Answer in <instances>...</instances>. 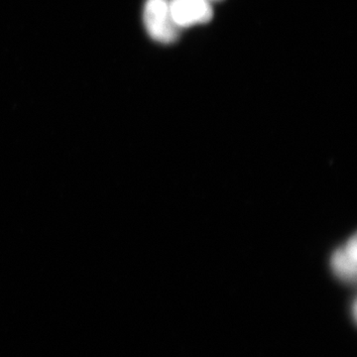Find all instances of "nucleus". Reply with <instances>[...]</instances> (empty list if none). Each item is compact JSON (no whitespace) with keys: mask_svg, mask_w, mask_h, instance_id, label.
I'll return each instance as SVG.
<instances>
[{"mask_svg":"<svg viewBox=\"0 0 357 357\" xmlns=\"http://www.w3.org/2000/svg\"><path fill=\"white\" fill-rule=\"evenodd\" d=\"M143 23L150 38L161 44L177 41L180 29L174 22L169 0H146L143 8Z\"/></svg>","mask_w":357,"mask_h":357,"instance_id":"obj_1","label":"nucleus"},{"mask_svg":"<svg viewBox=\"0 0 357 357\" xmlns=\"http://www.w3.org/2000/svg\"><path fill=\"white\" fill-rule=\"evenodd\" d=\"M171 15L178 29L206 24L213 17L208 0H169Z\"/></svg>","mask_w":357,"mask_h":357,"instance_id":"obj_2","label":"nucleus"},{"mask_svg":"<svg viewBox=\"0 0 357 357\" xmlns=\"http://www.w3.org/2000/svg\"><path fill=\"white\" fill-rule=\"evenodd\" d=\"M357 262V244L356 237L352 236L340 248L335 249L331 255V269L338 278L349 282L356 281Z\"/></svg>","mask_w":357,"mask_h":357,"instance_id":"obj_3","label":"nucleus"},{"mask_svg":"<svg viewBox=\"0 0 357 357\" xmlns=\"http://www.w3.org/2000/svg\"><path fill=\"white\" fill-rule=\"evenodd\" d=\"M208 1L213 2V1H220V0H208Z\"/></svg>","mask_w":357,"mask_h":357,"instance_id":"obj_4","label":"nucleus"}]
</instances>
